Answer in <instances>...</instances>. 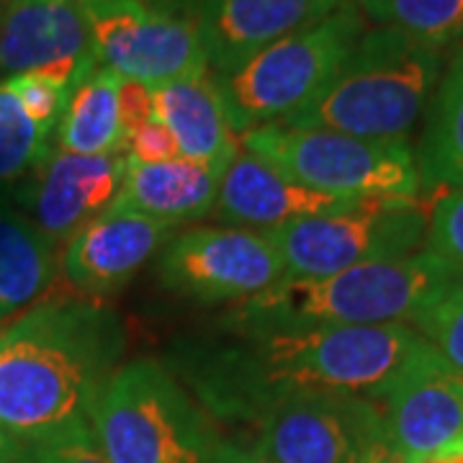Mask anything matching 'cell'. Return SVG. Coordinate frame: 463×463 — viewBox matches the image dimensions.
Segmentation results:
<instances>
[{
	"instance_id": "277c9868",
	"label": "cell",
	"mask_w": 463,
	"mask_h": 463,
	"mask_svg": "<svg viewBox=\"0 0 463 463\" xmlns=\"http://www.w3.org/2000/svg\"><path fill=\"white\" fill-rule=\"evenodd\" d=\"M443 70L440 47L389 26L365 29L327 88L281 124L361 139H407Z\"/></svg>"
},
{
	"instance_id": "6da1fadb",
	"label": "cell",
	"mask_w": 463,
	"mask_h": 463,
	"mask_svg": "<svg viewBox=\"0 0 463 463\" xmlns=\"http://www.w3.org/2000/svg\"><path fill=\"white\" fill-rule=\"evenodd\" d=\"M432 347L412 325L327 327L248 337L209 365L196 383L206 410L258 420L291 394H343L381 404Z\"/></svg>"
},
{
	"instance_id": "484cf974",
	"label": "cell",
	"mask_w": 463,
	"mask_h": 463,
	"mask_svg": "<svg viewBox=\"0 0 463 463\" xmlns=\"http://www.w3.org/2000/svg\"><path fill=\"white\" fill-rule=\"evenodd\" d=\"M8 463H109L90 422L75 425L70 430L54 432L39 440L16 443L11 448Z\"/></svg>"
},
{
	"instance_id": "5b68a950",
	"label": "cell",
	"mask_w": 463,
	"mask_h": 463,
	"mask_svg": "<svg viewBox=\"0 0 463 463\" xmlns=\"http://www.w3.org/2000/svg\"><path fill=\"white\" fill-rule=\"evenodd\" d=\"M90 428L109 463H216L227 443L157 361L121 365L93 404Z\"/></svg>"
},
{
	"instance_id": "e0dca14e",
	"label": "cell",
	"mask_w": 463,
	"mask_h": 463,
	"mask_svg": "<svg viewBox=\"0 0 463 463\" xmlns=\"http://www.w3.org/2000/svg\"><path fill=\"white\" fill-rule=\"evenodd\" d=\"M353 201L312 191L240 145L224 167L212 214L242 230L273 232L297 219L337 212Z\"/></svg>"
},
{
	"instance_id": "cb8c5ba5",
	"label": "cell",
	"mask_w": 463,
	"mask_h": 463,
	"mask_svg": "<svg viewBox=\"0 0 463 463\" xmlns=\"http://www.w3.org/2000/svg\"><path fill=\"white\" fill-rule=\"evenodd\" d=\"M50 149V134L24 111L11 83L0 80V185L26 178Z\"/></svg>"
},
{
	"instance_id": "9c48e42d",
	"label": "cell",
	"mask_w": 463,
	"mask_h": 463,
	"mask_svg": "<svg viewBox=\"0 0 463 463\" xmlns=\"http://www.w3.org/2000/svg\"><path fill=\"white\" fill-rule=\"evenodd\" d=\"M85 14L96 62L124 80L160 88L209 70L196 14L175 0H99Z\"/></svg>"
},
{
	"instance_id": "e575fe53",
	"label": "cell",
	"mask_w": 463,
	"mask_h": 463,
	"mask_svg": "<svg viewBox=\"0 0 463 463\" xmlns=\"http://www.w3.org/2000/svg\"><path fill=\"white\" fill-rule=\"evenodd\" d=\"M70 3H80V5H90V3H99V0H70Z\"/></svg>"
},
{
	"instance_id": "4316f807",
	"label": "cell",
	"mask_w": 463,
	"mask_h": 463,
	"mask_svg": "<svg viewBox=\"0 0 463 463\" xmlns=\"http://www.w3.org/2000/svg\"><path fill=\"white\" fill-rule=\"evenodd\" d=\"M428 250L463 279V191H446L428 219Z\"/></svg>"
},
{
	"instance_id": "ffe728a7",
	"label": "cell",
	"mask_w": 463,
	"mask_h": 463,
	"mask_svg": "<svg viewBox=\"0 0 463 463\" xmlns=\"http://www.w3.org/2000/svg\"><path fill=\"white\" fill-rule=\"evenodd\" d=\"M21 212L0 209V325L47 301L62 273V252Z\"/></svg>"
},
{
	"instance_id": "4fadbf2b",
	"label": "cell",
	"mask_w": 463,
	"mask_h": 463,
	"mask_svg": "<svg viewBox=\"0 0 463 463\" xmlns=\"http://www.w3.org/2000/svg\"><path fill=\"white\" fill-rule=\"evenodd\" d=\"M124 173L127 152L75 155L60 147L50 149L26 188V216L54 242H67L114 203Z\"/></svg>"
},
{
	"instance_id": "d6986e66",
	"label": "cell",
	"mask_w": 463,
	"mask_h": 463,
	"mask_svg": "<svg viewBox=\"0 0 463 463\" xmlns=\"http://www.w3.org/2000/svg\"><path fill=\"white\" fill-rule=\"evenodd\" d=\"M219 181L222 170L188 157L155 165L134 163L127 157L124 183L114 203L175 227L214 212Z\"/></svg>"
},
{
	"instance_id": "5bb4252c",
	"label": "cell",
	"mask_w": 463,
	"mask_h": 463,
	"mask_svg": "<svg viewBox=\"0 0 463 463\" xmlns=\"http://www.w3.org/2000/svg\"><path fill=\"white\" fill-rule=\"evenodd\" d=\"M343 0H199L196 24L206 65L216 78L230 75L250 57L281 42L319 18Z\"/></svg>"
},
{
	"instance_id": "ba28073f",
	"label": "cell",
	"mask_w": 463,
	"mask_h": 463,
	"mask_svg": "<svg viewBox=\"0 0 463 463\" xmlns=\"http://www.w3.org/2000/svg\"><path fill=\"white\" fill-rule=\"evenodd\" d=\"M425 234L428 216L417 199H358L268 232L288 279H325L355 265L404 258Z\"/></svg>"
},
{
	"instance_id": "7a4b0ae2",
	"label": "cell",
	"mask_w": 463,
	"mask_h": 463,
	"mask_svg": "<svg viewBox=\"0 0 463 463\" xmlns=\"http://www.w3.org/2000/svg\"><path fill=\"white\" fill-rule=\"evenodd\" d=\"M127 335L90 298H47L0 325V430L16 443L90 422Z\"/></svg>"
},
{
	"instance_id": "7c38bea8",
	"label": "cell",
	"mask_w": 463,
	"mask_h": 463,
	"mask_svg": "<svg viewBox=\"0 0 463 463\" xmlns=\"http://www.w3.org/2000/svg\"><path fill=\"white\" fill-rule=\"evenodd\" d=\"M170 224L111 203L62 248V273L90 301L111 297L170 242Z\"/></svg>"
},
{
	"instance_id": "ac0fdd59",
	"label": "cell",
	"mask_w": 463,
	"mask_h": 463,
	"mask_svg": "<svg viewBox=\"0 0 463 463\" xmlns=\"http://www.w3.org/2000/svg\"><path fill=\"white\" fill-rule=\"evenodd\" d=\"M152 100L157 121H163L167 132L175 137L181 157L224 173L240 142L212 72L201 70L175 83L152 88Z\"/></svg>"
},
{
	"instance_id": "8992f818",
	"label": "cell",
	"mask_w": 463,
	"mask_h": 463,
	"mask_svg": "<svg viewBox=\"0 0 463 463\" xmlns=\"http://www.w3.org/2000/svg\"><path fill=\"white\" fill-rule=\"evenodd\" d=\"M365 33L358 0L283 36L230 75L216 78L234 134L283 121L315 100Z\"/></svg>"
},
{
	"instance_id": "2e32d148",
	"label": "cell",
	"mask_w": 463,
	"mask_h": 463,
	"mask_svg": "<svg viewBox=\"0 0 463 463\" xmlns=\"http://www.w3.org/2000/svg\"><path fill=\"white\" fill-rule=\"evenodd\" d=\"M96 70L85 5L70 0H14L0 11V75L50 67Z\"/></svg>"
},
{
	"instance_id": "f1b7e54d",
	"label": "cell",
	"mask_w": 463,
	"mask_h": 463,
	"mask_svg": "<svg viewBox=\"0 0 463 463\" xmlns=\"http://www.w3.org/2000/svg\"><path fill=\"white\" fill-rule=\"evenodd\" d=\"M127 157L134 163H145V165H155V163H167L181 157V149L175 137L167 132L163 121H157V116L147 121L145 127H139L137 132L127 139Z\"/></svg>"
},
{
	"instance_id": "30bf717a",
	"label": "cell",
	"mask_w": 463,
	"mask_h": 463,
	"mask_svg": "<svg viewBox=\"0 0 463 463\" xmlns=\"http://www.w3.org/2000/svg\"><path fill=\"white\" fill-rule=\"evenodd\" d=\"M160 279L173 294L219 304L260 297L286 279V268L268 232L201 227L170 237Z\"/></svg>"
},
{
	"instance_id": "603a6c76",
	"label": "cell",
	"mask_w": 463,
	"mask_h": 463,
	"mask_svg": "<svg viewBox=\"0 0 463 463\" xmlns=\"http://www.w3.org/2000/svg\"><path fill=\"white\" fill-rule=\"evenodd\" d=\"M379 26L399 29L446 50L463 39V0H358Z\"/></svg>"
},
{
	"instance_id": "4dcf8cb0",
	"label": "cell",
	"mask_w": 463,
	"mask_h": 463,
	"mask_svg": "<svg viewBox=\"0 0 463 463\" xmlns=\"http://www.w3.org/2000/svg\"><path fill=\"white\" fill-rule=\"evenodd\" d=\"M364 463H410V458L397 448V443L389 438L386 428H381L379 435L371 440V446L365 450Z\"/></svg>"
},
{
	"instance_id": "1f68e13d",
	"label": "cell",
	"mask_w": 463,
	"mask_h": 463,
	"mask_svg": "<svg viewBox=\"0 0 463 463\" xmlns=\"http://www.w3.org/2000/svg\"><path fill=\"white\" fill-rule=\"evenodd\" d=\"M216 463H270L258 448H242L234 443H224Z\"/></svg>"
},
{
	"instance_id": "83f0119b",
	"label": "cell",
	"mask_w": 463,
	"mask_h": 463,
	"mask_svg": "<svg viewBox=\"0 0 463 463\" xmlns=\"http://www.w3.org/2000/svg\"><path fill=\"white\" fill-rule=\"evenodd\" d=\"M5 80L14 88L24 111L36 121V127H42L47 134H52V129H57L70 90L54 85L47 78L36 75V72L14 75V78H5Z\"/></svg>"
},
{
	"instance_id": "3957f363",
	"label": "cell",
	"mask_w": 463,
	"mask_h": 463,
	"mask_svg": "<svg viewBox=\"0 0 463 463\" xmlns=\"http://www.w3.org/2000/svg\"><path fill=\"white\" fill-rule=\"evenodd\" d=\"M458 279L430 250L364 263L325 279H283L234 315L245 337L276 332L412 325Z\"/></svg>"
},
{
	"instance_id": "8fae6325",
	"label": "cell",
	"mask_w": 463,
	"mask_h": 463,
	"mask_svg": "<svg viewBox=\"0 0 463 463\" xmlns=\"http://www.w3.org/2000/svg\"><path fill=\"white\" fill-rule=\"evenodd\" d=\"M255 422V448L270 463H364L383 412L361 397L291 394L268 404Z\"/></svg>"
},
{
	"instance_id": "d4e9b609",
	"label": "cell",
	"mask_w": 463,
	"mask_h": 463,
	"mask_svg": "<svg viewBox=\"0 0 463 463\" xmlns=\"http://www.w3.org/2000/svg\"><path fill=\"white\" fill-rule=\"evenodd\" d=\"M412 327L446 364L463 371V281L448 286L428 304L412 319Z\"/></svg>"
},
{
	"instance_id": "52a82bcc",
	"label": "cell",
	"mask_w": 463,
	"mask_h": 463,
	"mask_svg": "<svg viewBox=\"0 0 463 463\" xmlns=\"http://www.w3.org/2000/svg\"><path fill=\"white\" fill-rule=\"evenodd\" d=\"M240 145L335 199H417L422 183L407 139H361L276 121L240 134Z\"/></svg>"
},
{
	"instance_id": "836d02e7",
	"label": "cell",
	"mask_w": 463,
	"mask_h": 463,
	"mask_svg": "<svg viewBox=\"0 0 463 463\" xmlns=\"http://www.w3.org/2000/svg\"><path fill=\"white\" fill-rule=\"evenodd\" d=\"M11 448H14V440L0 430V463H8V456H11Z\"/></svg>"
},
{
	"instance_id": "f546056e",
	"label": "cell",
	"mask_w": 463,
	"mask_h": 463,
	"mask_svg": "<svg viewBox=\"0 0 463 463\" xmlns=\"http://www.w3.org/2000/svg\"><path fill=\"white\" fill-rule=\"evenodd\" d=\"M118 118H121V132H124V147L127 139L132 137L139 127L155 118V100H152V88L137 83V80H124L118 83Z\"/></svg>"
},
{
	"instance_id": "7402d4cb",
	"label": "cell",
	"mask_w": 463,
	"mask_h": 463,
	"mask_svg": "<svg viewBox=\"0 0 463 463\" xmlns=\"http://www.w3.org/2000/svg\"><path fill=\"white\" fill-rule=\"evenodd\" d=\"M420 178L448 191H463V47L443 70L428 106L420 152Z\"/></svg>"
},
{
	"instance_id": "d6a6232c",
	"label": "cell",
	"mask_w": 463,
	"mask_h": 463,
	"mask_svg": "<svg viewBox=\"0 0 463 463\" xmlns=\"http://www.w3.org/2000/svg\"><path fill=\"white\" fill-rule=\"evenodd\" d=\"M410 463H463V438L456 440V443H450V446H446L443 450H435L430 456Z\"/></svg>"
},
{
	"instance_id": "44dd1931",
	"label": "cell",
	"mask_w": 463,
	"mask_h": 463,
	"mask_svg": "<svg viewBox=\"0 0 463 463\" xmlns=\"http://www.w3.org/2000/svg\"><path fill=\"white\" fill-rule=\"evenodd\" d=\"M118 83L116 72L96 67L70 90L57 124V147L75 155L127 152L118 118Z\"/></svg>"
},
{
	"instance_id": "d590c367",
	"label": "cell",
	"mask_w": 463,
	"mask_h": 463,
	"mask_svg": "<svg viewBox=\"0 0 463 463\" xmlns=\"http://www.w3.org/2000/svg\"><path fill=\"white\" fill-rule=\"evenodd\" d=\"M11 3H14V0H0V11H3L5 5H11Z\"/></svg>"
},
{
	"instance_id": "9a60e30c",
	"label": "cell",
	"mask_w": 463,
	"mask_h": 463,
	"mask_svg": "<svg viewBox=\"0 0 463 463\" xmlns=\"http://www.w3.org/2000/svg\"><path fill=\"white\" fill-rule=\"evenodd\" d=\"M383 428L410 458H425L463 438V371L430 350L381 402Z\"/></svg>"
}]
</instances>
